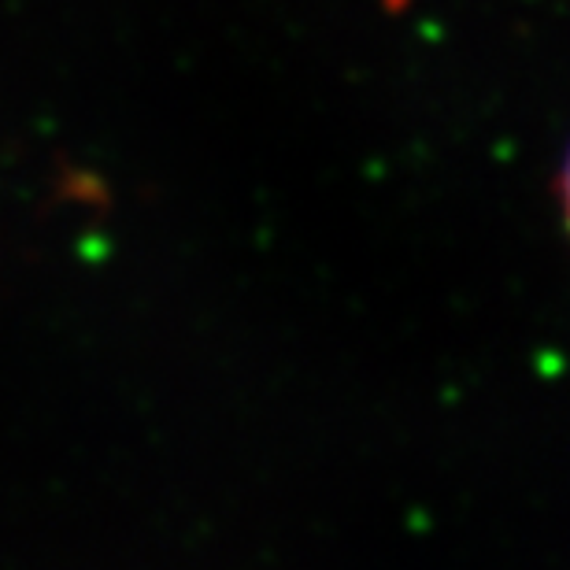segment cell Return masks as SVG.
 Instances as JSON below:
<instances>
[{
    "mask_svg": "<svg viewBox=\"0 0 570 570\" xmlns=\"http://www.w3.org/2000/svg\"><path fill=\"white\" fill-rule=\"evenodd\" d=\"M563 215H567V230H570V156L563 167Z\"/></svg>",
    "mask_w": 570,
    "mask_h": 570,
    "instance_id": "6da1fadb",
    "label": "cell"
}]
</instances>
